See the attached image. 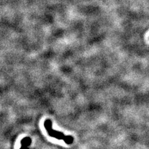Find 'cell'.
I'll return each mask as SVG.
<instances>
[{
    "instance_id": "1",
    "label": "cell",
    "mask_w": 149,
    "mask_h": 149,
    "mask_svg": "<svg viewBox=\"0 0 149 149\" xmlns=\"http://www.w3.org/2000/svg\"><path fill=\"white\" fill-rule=\"evenodd\" d=\"M44 127L49 136L60 141H63L67 144H72L73 142L74 139L71 136H65V134L61 132L57 131L53 129L52 123L50 119H47L44 122Z\"/></svg>"
},
{
    "instance_id": "2",
    "label": "cell",
    "mask_w": 149,
    "mask_h": 149,
    "mask_svg": "<svg viewBox=\"0 0 149 149\" xmlns=\"http://www.w3.org/2000/svg\"><path fill=\"white\" fill-rule=\"evenodd\" d=\"M31 143H32V139L30 137H26L24 139H22L21 141V147L20 148V149H29L28 148V146H31Z\"/></svg>"
}]
</instances>
